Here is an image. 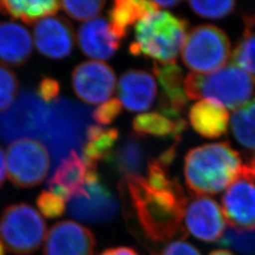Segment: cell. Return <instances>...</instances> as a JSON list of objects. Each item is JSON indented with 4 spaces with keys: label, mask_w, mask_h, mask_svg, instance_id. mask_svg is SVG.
<instances>
[{
    "label": "cell",
    "mask_w": 255,
    "mask_h": 255,
    "mask_svg": "<svg viewBox=\"0 0 255 255\" xmlns=\"http://www.w3.org/2000/svg\"><path fill=\"white\" fill-rule=\"evenodd\" d=\"M49 106L30 92H23L5 113L0 114V139L9 143L22 136L39 138Z\"/></svg>",
    "instance_id": "9c48e42d"
},
{
    "label": "cell",
    "mask_w": 255,
    "mask_h": 255,
    "mask_svg": "<svg viewBox=\"0 0 255 255\" xmlns=\"http://www.w3.org/2000/svg\"><path fill=\"white\" fill-rule=\"evenodd\" d=\"M155 76L162 87L160 113L172 119H182L187 105V97L183 89L182 70L176 64H153Z\"/></svg>",
    "instance_id": "ac0fdd59"
},
{
    "label": "cell",
    "mask_w": 255,
    "mask_h": 255,
    "mask_svg": "<svg viewBox=\"0 0 255 255\" xmlns=\"http://www.w3.org/2000/svg\"><path fill=\"white\" fill-rule=\"evenodd\" d=\"M231 125L237 141L248 149L255 151V126L246 119L241 109L237 110L233 115Z\"/></svg>",
    "instance_id": "f546056e"
},
{
    "label": "cell",
    "mask_w": 255,
    "mask_h": 255,
    "mask_svg": "<svg viewBox=\"0 0 255 255\" xmlns=\"http://www.w3.org/2000/svg\"><path fill=\"white\" fill-rule=\"evenodd\" d=\"M6 163L9 181L23 188L42 183L52 168L47 147L30 137H22L9 144Z\"/></svg>",
    "instance_id": "ba28073f"
},
{
    "label": "cell",
    "mask_w": 255,
    "mask_h": 255,
    "mask_svg": "<svg viewBox=\"0 0 255 255\" xmlns=\"http://www.w3.org/2000/svg\"><path fill=\"white\" fill-rule=\"evenodd\" d=\"M132 128L138 134L156 137H173L179 140L186 128L183 119H172L160 112L138 115L132 121Z\"/></svg>",
    "instance_id": "d4e9b609"
},
{
    "label": "cell",
    "mask_w": 255,
    "mask_h": 255,
    "mask_svg": "<svg viewBox=\"0 0 255 255\" xmlns=\"http://www.w3.org/2000/svg\"><path fill=\"white\" fill-rule=\"evenodd\" d=\"M61 2L55 0L0 1V12L10 18L19 19L27 25H33L47 15L55 14Z\"/></svg>",
    "instance_id": "484cf974"
},
{
    "label": "cell",
    "mask_w": 255,
    "mask_h": 255,
    "mask_svg": "<svg viewBox=\"0 0 255 255\" xmlns=\"http://www.w3.org/2000/svg\"><path fill=\"white\" fill-rule=\"evenodd\" d=\"M255 85L253 77L230 64L208 75L188 74L183 89L189 100L206 99L224 108L237 110L247 104L254 94Z\"/></svg>",
    "instance_id": "277c9868"
},
{
    "label": "cell",
    "mask_w": 255,
    "mask_h": 255,
    "mask_svg": "<svg viewBox=\"0 0 255 255\" xmlns=\"http://www.w3.org/2000/svg\"><path fill=\"white\" fill-rule=\"evenodd\" d=\"M122 113V103L118 99H112L94 110L92 119L100 125H109Z\"/></svg>",
    "instance_id": "d6a6232c"
},
{
    "label": "cell",
    "mask_w": 255,
    "mask_h": 255,
    "mask_svg": "<svg viewBox=\"0 0 255 255\" xmlns=\"http://www.w3.org/2000/svg\"><path fill=\"white\" fill-rule=\"evenodd\" d=\"M183 220L187 233L204 242H218L224 235L222 211L217 201L206 196L187 202Z\"/></svg>",
    "instance_id": "7c38bea8"
},
{
    "label": "cell",
    "mask_w": 255,
    "mask_h": 255,
    "mask_svg": "<svg viewBox=\"0 0 255 255\" xmlns=\"http://www.w3.org/2000/svg\"><path fill=\"white\" fill-rule=\"evenodd\" d=\"M230 53L227 35L216 26L201 25L193 28L186 36L182 58L194 73H213L227 63Z\"/></svg>",
    "instance_id": "52a82bcc"
},
{
    "label": "cell",
    "mask_w": 255,
    "mask_h": 255,
    "mask_svg": "<svg viewBox=\"0 0 255 255\" xmlns=\"http://www.w3.org/2000/svg\"><path fill=\"white\" fill-rule=\"evenodd\" d=\"M119 138L117 128H103L101 126L90 125L86 129L85 142L82 146V160L88 169H97L98 164L107 160Z\"/></svg>",
    "instance_id": "7402d4cb"
},
{
    "label": "cell",
    "mask_w": 255,
    "mask_h": 255,
    "mask_svg": "<svg viewBox=\"0 0 255 255\" xmlns=\"http://www.w3.org/2000/svg\"><path fill=\"white\" fill-rule=\"evenodd\" d=\"M36 204L46 219H58L65 212V201L52 192H41L37 198Z\"/></svg>",
    "instance_id": "1f68e13d"
},
{
    "label": "cell",
    "mask_w": 255,
    "mask_h": 255,
    "mask_svg": "<svg viewBox=\"0 0 255 255\" xmlns=\"http://www.w3.org/2000/svg\"><path fill=\"white\" fill-rule=\"evenodd\" d=\"M249 162H253V163H255V156H254V157H253V158H252V159L249 161Z\"/></svg>",
    "instance_id": "7bdbcfd3"
},
{
    "label": "cell",
    "mask_w": 255,
    "mask_h": 255,
    "mask_svg": "<svg viewBox=\"0 0 255 255\" xmlns=\"http://www.w3.org/2000/svg\"><path fill=\"white\" fill-rule=\"evenodd\" d=\"M243 165L240 155L229 143L198 146L185 156V182L195 195H215L237 181Z\"/></svg>",
    "instance_id": "7a4b0ae2"
},
{
    "label": "cell",
    "mask_w": 255,
    "mask_h": 255,
    "mask_svg": "<svg viewBox=\"0 0 255 255\" xmlns=\"http://www.w3.org/2000/svg\"><path fill=\"white\" fill-rule=\"evenodd\" d=\"M46 231L45 220L27 203L9 205L0 216V240L13 255L35 253L46 237Z\"/></svg>",
    "instance_id": "8992f818"
},
{
    "label": "cell",
    "mask_w": 255,
    "mask_h": 255,
    "mask_svg": "<svg viewBox=\"0 0 255 255\" xmlns=\"http://www.w3.org/2000/svg\"><path fill=\"white\" fill-rule=\"evenodd\" d=\"M60 91V82L53 78L45 77L38 83L36 95L41 101L46 103H52L59 100Z\"/></svg>",
    "instance_id": "836d02e7"
},
{
    "label": "cell",
    "mask_w": 255,
    "mask_h": 255,
    "mask_svg": "<svg viewBox=\"0 0 255 255\" xmlns=\"http://www.w3.org/2000/svg\"><path fill=\"white\" fill-rule=\"evenodd\" d=\"M106 2L102 0L93 1H62L61 6L65 13L71 18L83 21L91 19L101 13Z\"/></svg>",
    "instance_id": "83f0119b"
},
{
    "label": "cell",
    "mask_w": 255,
    "mask_h": 255,
    "mask_svg": "<svg viewBox=\"0 0 255 255\" xmlns=\"http://www.w3.org/2000/svg\"><path fill=\"white\" fill-rule=\"evenodd\" d=\"M96 239L91 231L72 220L54 224L46 237L45 255H94Z\"/></svg>",
    "instance_id": "4fadbf2b"
},
{
    "label": "cell",
    "mask_w": 255,
    "mask_h": 255,
    "mask_svg": "<svg viewBox=\"0 0 255 255\" xmlns=\"http://www.w3.org/2000/svg\"><path fill=\"white\" fill-rule=\"evenodd\" d=\"M222 212L238 232L255 230V183L245 177L233 182L222 198Z\"/></svg>",
    "instance_id": "5bb4252c"
},
{
    "label": "cell",
    "mask_w": 255,
    "mask_h": 255,
    "mask_svg": "<svg viewBox=\"0 0 255 255\" xmlns=\"http://www.w3.org/2000/svg\"><path fill=\"white\" fill-rule=\"evenodd\" d=\"M100 255H140L134 249L129 247H118L111 248L104 251Z\"/></svg>",
    "instance_id": "d590c367"
},
{
    "label": "cell",
    "mask_w": 255,
    "mask_h": 255,
    "mask_svg": "<svg viewBox=\"0 0 255 255\" xmlns=\"http://www.w3.org/2000/svg\"><path fill=\"white\" fill-rule=\"evenodd\" d=\"M88 122V110L76 102L62 99L49 106L39 139L50 148L54 165L70 151L82 149Z\"/></svg>",
    "instance_id": "5b68a950"
},
{
    "label": "cell",
    "mask_w": 255,
    "mask_h": 255,
    "mask_svg": "<svg viewBox=\"0 0 255 255\" xmlns=\"http://www.w3.org/2000/svg\"><path fill=\"white\" fill-rule=\"evenodd\" d=\"M87 195L70 201L69 214L88 223H101L115 218L119 201L102 182L97 169H88L86 176Z\"/></svg>",
    "instance_id": "30bf717a"
},
{
    "label": "cell",
    "mask_w": 255,
    "mask_h": 255,
    "mask_svg": "<svg viewBox=\"0 0 255 255\" xmlns=\"http://www.w3.org/2000/svg\"><path fill=\"white\" fill-rule=\"evenodd\" d=\"M156 3V5L159 7V8H171L174 7L178 4H180L179 1H176V0H169V1H154Z\"/></svg>",
    "instance_id": "ab89813d"
},
{
    "label": "cell",
    "mask_w": 255,
    "mask_h": 255,
    "mask_svg": "<svg viewBox=\"0 0 255 255\" xmlns=\"http://www.w3.org/2000/svg\"><path fill=\"white\" fill-rule=\"evenodd\" d=\"M143 234L153 242H165L182 231L188 199L168 172L156 170L142 176H125L119 183Z\"/></svg>",
    "instance_id": "6da1fadb"
},
{
    "label": "cell",
    "mask_w": 255,
    "mask_h": 255,
    "mask_svg": "<svg viewBox=\"0 0 255 255\" xmlns=\"http://www.w3.org/2000/svg\"><path fill=\"white\" fill-rule=\"evenodd\" d=\"M189 120L199 134L206 138H218L227 131L228 111L218 102L203 100L192 106Z\"/></svg>",
    "instance_id": "44dd1931"
},
{
    "label": "cell",
    "mask_w": 255,
    "mask_h": 255,
    "mask_svg": "<svg viewBox=\"0 0 255 255\" xmlns=\"http://www.w3.org/2000/svg\"><path fill=\"white\" fill-rule=\"evenodd\" d=\"M188 23L168 11L154 10L137 22L135 40L128 46L132 56L151 58L158 64H175L184 45Z\"/></svg>",
    "instance_id": "3957f363"
},
{
    "label": "cell",
    "mask_w": 255,
    "mask_h": 255,
    "mask_svg": "<svg viewBox=\"0 0 255 255\" xmlns=\"http://www.w3.org/2000/svg\"><path fill=\"white\" fill-rule=\"evenodd\" d=\"M158 9L159 7L154 1L117 0L108 11L110 27L119 40L125 39L129 27L143 18L146 13Z\"/></svg>",
    "instance_id": "603a6c76"
},
{
    "label": "cell",
    "mask_w": 255,
    "mask_h": 255,
    "mask_svg": "<svg viewBox=\"0 0 255 255\" xmlns=\"http://www.w3.org/2000/svg\"><path fill=\"white\" fill-rule=\"evenodd\" d=\"M4 151L0 146V187L3 185L6 178V164H5Z\"/></svg>",
    "instance_id": "f35d334b"
},
{
    "label": "cell",
    "mask_w": 255,
    "mask_h": 255,
    "mask_svg": "<svg viewBox=\"0 0 255 255\" xmlns=\"http://www.w3.org/2000/svg\"><path fill=\"white\" fill-rule=\"evenodd\" d=\"M78 44L82 53L93 59L109 60L120 46L106 19L99 17L82 25L78 30Z\"/></svg>",
    "instance_id": "d6986e66"
},
{
    "label": "cell",
    "mask_w": 255,
    "mask_h": 255,
    "mask_svg": "<svg viewBox=\"0 0 255 255\" xmlns=\"http://www.w3.org/2000/svg\"><path fill=\"white\" fill-rule=\"evenodd\" d=\"M72 86L76 96L89 105L109 100L114 94L117 77L109 64L87 61L77 65L72 72Z\"/></svg>",
    "instance_id": "8fae6325"
},
{
    "label": "cell",
    "mask_w": 255,
    "mask_h": 255,
    "mask_svg": "<svg viewBox=\"0 0 255 255\" xmlns=\"http://www.w3.org/2000/svg\"><path fill=\"white\" fill-rule=\"evenodd\" d=\"M240 177H245L255 182V163L248 162V164H244L241 170Z\"/></svg>",
    "instance_id": "74e56055"
},
{
    "label": "cell",
    "mask_w": 255,
    "mask_h": 255,
    "mask_svg": "<svg viewBox=\"0 0 255 255\" xmlns=\"http://www.w3.org/2000/svg\"><path fill=\"white\" fill-rule=\"evenodd\" d=\"M191 9L200 16L210 19L223 18L236 6L235 1H190Z\"/></svg>",
    "instance_id": "4dcf8cb0"
},
{
    "label": "cell",
    "mask_w": 255,
    "mask_h": 255,
    "mask_svg": "<svg viewBox=\"0 0 255 255\" xmlns=\"http://www.w3.org/2000/svg\"><path fill=\"white\" fill-rule=\"evenodd\" d=\"M19 91L16 75L8 68L0 66V114L10 108Z\"/></svg>",
    "instance_id": "f1b7e54d"
},
{
    "label": "cell",
    "mask_w": 255,
    "mask_h": 255,
    "mask_svg": "<svg viewBox=\"0 0 255 255\" xmlns=\"http://www.w3.org/2000/svg\"><path fill=\"white\" fill-rule=\"evenodd\" d=\"M209 255H234L228 250H216L212 252Z\"/></svg>",
    "instance_id": "60d3db41"
},
{
    "label": "cell",
    "mask_w": 255,
    "mask_h": 255,
    "mask_svg": "<svg viewBox=\"0 0 255 255\" xmlns=\"http://www.w3.org/2000/svg\"><path fill=\"white\" fill-rule=\"evenodd\" d=\"M86 176L87 167L83 160L72 150L58 164L47 186L64 201H72L87 195Z\"/></svg>",
    "instance_id": "2e32d148"
},
{
    "label": "cell",
    "mask_w": 255,
    "mask_h": 255,
    "mask_svg": "<svg viewBox=\"0 0 255 255\" xmlns=\"http://www.w3.org/2000/svg\"><path fill=\"white\" fill-rule=\"evenodd\" d=\"M240 109L243 112L246 119L255 126V100L248 102Z\"/></svg>",
    "instance_id": "8d00e7d4"
},
{
    "label": "cell",
    "mask_w": 255,
    "mask_h": 255,
    "mask_svg": "<svg viewBox=\"0 0 255 255\" xmlns=\"http://www.w3.org/2000/svg\"><path fill=\"white\" fill-rule=\"evenodd\" d=\"M32 39L27 28L13 23H0V64L18 67L26 64L32 55Z\"/></svg>",
    "instance_id": "ffe728a7"
},
{
    "label": "cell",
    "mask_w": 255,
    "mask_h": 255,
    "mask_svg": "<svg viewBox=\"0 0 255 255\" xmlns=\"http://www.w3.org/2000/svg\"><path fill=\"white\" fill-rule=\"evenodd\" d=\"M0 255H6L5 248H4V245H3V243H2L1 240H0Z\"/></svg>",
    "instance_id": "b9f144b4"
},
{
    "label": "cell",
    "mask_w": 255,
    "mask_h": 255,
    "mask_svg": "<svg viewBox=\"0 0 255 255\" xmlns=\"http://www.w3.org/2000/svg\"><path fill=\"white\" fill-rule=\"evenodd\" d=\"M33 33L37 50L49 59H64L73 50V27L63 16H50L40 20Z\"/></svg>",
    "instance_id": "9a60e30c"
},
{
    "label": "cell",
    "mask_w": 255,
    "mask_h": 255,
    "mask_svg": "<svg viewBox=\"0 0 255 255\" xmlns=\"http://www.w3.org/2000/svg\"><path fill=\"white\" fill-rule=\"evenodd\" d=\"M158 255H201L199 250L185 240H177L166 245Z\"/></svg>",
    "instance_id": "e575fe53"
},
{
    "label": "cell",
    "mask_w": 255,
    "mask_h": 255,
    "mask_svg": "<svg viewBox=\"0 0 255 255\" xmlns=\"http://www.w3.org/2000/svg\"><path fill=\"white\" fill-rule=\"evenodd\" d=\"M146 149L142 135L128 134L106 160L114 169L125 176H140L146 165Z\"/></svg>",
    "instance_id": "cb8c5ba5"
},
{
    "label": "cell",
    "mask_w": 255,
    "mask_h": 255,
    "mask_svg": "<svg viewBox=\"0 0 255 255\" xmlns=\"http://www.w3.org/2000/svg\"><path fill=\"white\" fill-rule=\"evenodd\" d=\"M232 61L253 76L255 81V32L247 27L244 34L235 48Z\"/></svg>",
    "instance_id": "4316f807"
},
{
    "label": "cell",
    "mask_w": 255,
    "mask_h": 255,
    "mask_svg": "<svg viewBox=\"0 0 255 255\" xmlns=\"http://www.w3.org/2000/svg\"><path fill=\"white\" fill-rule=\"evenodd\" d=\"M157 95V85L152 75L138 69L122 74L119 82V96L124 107L132 113L149 109Z\"/></svg>",
    "instance_id": "e0dca14e"
}]
</instances>
